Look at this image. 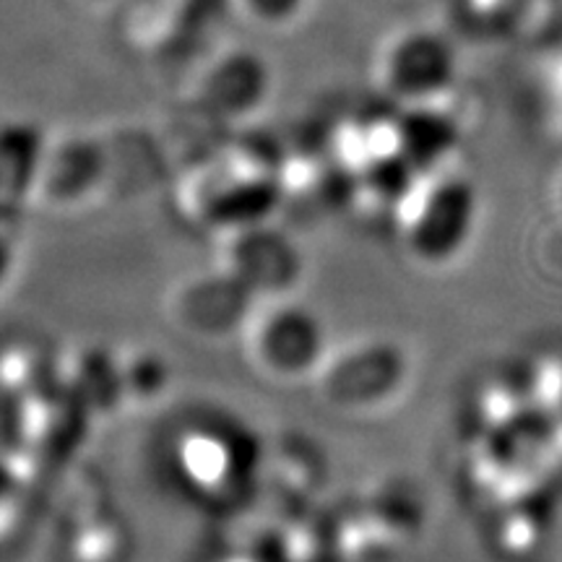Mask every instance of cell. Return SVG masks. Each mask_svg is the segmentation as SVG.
Here are the masks:
<instances>
[{
	"instance_id": "obj_6",
	"label": "cell",
	"mask_w": 562,
	"mask_h": 562,
	"mask_svg": "<svg viewBox=\"0 0 562 562\" xmlns=\"http://www.w3.org/2000/svg\"><path fill=\"white\" fill-rule=\"evenodd\" d=\"M269 87V70L256 55L240 53L224 58L209 76V100L214 108L243 112L256 104Z\"/></svg>"
},
{
	"instance_id": "obj_5",
	"label": "cell",
	"mask_w": 562,
	"mask_h": 562,
	"mask_svg": "<svg viewBox=\"0 0 562 562\" xmlns=\"http://www.w3.org/2000/svg\"><path fill=\"white\" fill-rule=\"evenodd\" d=\"M396 140L406 151V157L414 161L417 170H432L442 159L451 154L459 138V131L451 117H446L438 110L417 108L406 112L402 121L396 123Z\"/></svg>"
},
{
	"instance_id": "obj_3",
	"label": "cell",
	"mask_w": 562,
	"mask_h": 562,
	"mask_svg": "<svg viewBox=\"0 0 562 562\" xmlns=\"http://www.w3.org/2000/svg\"><path fill=\"white\" fill-rule=\"evenodd\" d=\"M277 232L250 222L224 232V273L250 292H281L297 277V256Z\"/></svg>"
},
{
	"instance_id": "obj_8",
	"label": "cell",
	"mask_w": 562,
	"mask_h": 562,
	"mask_svg": "<svg viewBox=\"0 0 562 562\" xmlns=\"http://www.w3.org/2000/svg\"><path fill=\"white\" fill-rule=\"evenodd\" d=\"M248 3L252 5V11L261 13L263 19L281 21V19H290L292 13H297L302 0H248Z\"/></svg>"
},
{
	"instance_id": "obj_7",
	"label": "cell",
	"mask_w": 562,
	"mask_h": 562,
	"mask_svg": "<svg viewBox=\"0 0 562 562\" xmlns=\"http://www.w3.org/2000/svg\"><path fill=\"white\" fill-rule=\"evenodd\" d=\"M42 167L40 133L30 125L0 128V193L19 195Z\"/></svg>"
},
{
	"instance_id": "obj_4",
	"label": "cell",
	"mask_w": 562,
	"mask_h": 562,
	"mask_svg": "<svg viewBox=\"0 0 562 562\" xmlns=\"http://www.w3.org/2000/svg\"><path fill=\"white\" fill-rule=\"evenodd\" d=\"M453 50L438 34L414 32L396 42L389 58V81L402 97L438 94L453 79Z\"/></svg>"
},
{
	"instance_id": "obj_2",
	"label": "cell",
	"mask_w": 562,
	"mask_h": 562,
	"mask_svg": "<svg viewBox=\"0 0 562 562\" xmlns=\"http://www.w3.org/2000/svg\"><path fill=\"white\" fill-rule=\"evenodd\" d=\"M245 349L258 370L269 378L307 375L321 357V328L307 311L284 302H273L266 311L248 313Z\"/></svg>"
},
{
	"instance_id": "obj_1",
	"label": "cell",
	"mask_w": 562,
	"mask_h": 562,
	"mask_svg": "<svg viewBox=\"0 0 562 562\" xmlns=\"http://www.w3.org/2000/svg\"><path fill=\"white\" fill-rule=\"evenodd\" d=\"M474 188L459 172L414 178L393 209L404 248L419 261H446L461 248L474 222Z\"/></svg>"
}]
</instances>
